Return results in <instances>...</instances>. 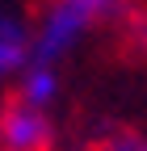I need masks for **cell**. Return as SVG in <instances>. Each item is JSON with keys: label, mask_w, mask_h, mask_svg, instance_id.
I'll use <instances>...</instances> for the list:
<instances>
[{"label": "cell", "mask_w": 147, "mask_h": 151, "mask_svg": "<svg viewBox=\"0 0 147 151\" xmlns=\"http://www.w3.org/2000/svg\"><path fill=\"white\" fill-rule=\"evenodd\" d=\"M122 0H46V9L34 17V63L59 67L97 29L122 21Z\"/></svg>", "instance_id": "1"}, {"label": "cell", "mask_w": 147, "mask_h": 151, "mask_svg": "<svg viewBox=\"0 0 147 151\" xmlns=\"http://www.w3.org/2000/svg\"><path fill=\"white\" fill-rule=\"evenodd\" d=\"M0 151H55V118L50 109L4 101L0 105Z\"/></svg>", "instance_id": "2"}, {"label": "cell", "mask_w": 147, "mask_h": 151, "mask_svg": "<svg viewBox=\"0 0 147 151\" xmlns=\"http://www.w3.org/2000/svg\"><path fill=\"white\" fill-rule=\"evenodd\" d=\"M13 84H17L13 97H17V101H25V105L50 109L55 101H59V67H50V63H30Z\"/></svg>", "instance_id": "4"}, {"label": "cell", "mask_w": 147, "mask_h": 151, "mask_svg": "<svg viewBox=\"0 0 147 151\" xmlns=\"http://www.w3.org/2000/svg\"><path fill=\"white\" fill-rule=\"evenodd\" d=\"M97 151H147V134L143 130H118V134H109Z\"/></svg>", "instance_id": "5"}, {"label": "cell", "mask_w": 147, "mask_h": 151, "mask_svg": "<svg viewBox=\"0 0 147 151\" xmlns=\"http://www.w3.org/2000/svg\"><path fill=\"white\" fill-rule=\"evenodd\" d=\"M130 34H139V42H143V46H147V17H139V21H135V25H130Z\"/></svg>", "instance_id": "6"}, {"label": "cell", "mask_w": 147, "mask_h": 151, "mask_svg": "<svg viewBox=\"0 0 147 151\" xmlns=\"http://www.w3.org/2000/svg\"><path fill=\"white\" fill-rule=\"evenodd\" d=\"M34 63V17L17 4H0V84L17 80Z\"/></svg>", "instance_id": "3"}]
</instances>
